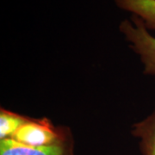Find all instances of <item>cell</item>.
Here are the masks:
<instances>
[{
	"mask_svg": "<svg viewBox=\"0 0 155 155\" xmlns=\"http://www.w3.org/2000/svg\"><path fill=\"white\" fill-rule=\"evenodd\" d=\"M0 155H76L75 140L71 130L63 139L45 147H30L12 139L0 140Z\"/></svg>",
	"mask_w": 155,
	"mask_h": 155,
	"instance_id": "cell-3",
	"label": "cell"
},
{
	"mask_svg": "<svg viewBox=\"0 0 155 155\" xmlns=\"http://www.w3.org/2000/svg\"><path fill=\"white\" fill-rule=\"evenodd\" d=\"M29 116L0 108V140L11 138L18 128L27 122Z\"/></svg>",
	"mask_w": 155,
	"mask_h": 155,
	"instance_id": "cell-6",
	"label": "cell"
},
{
	"mask_svg": "<svg viewBox=\"0 0 155 155\" xmlns=\"http://www.w3.org/2000/svg\"><path fill=\"white\" fill-rule=\"evenodd\" d=\"M116 7L138 17L149 31H155V0H114Z\"/></svg>",
	"mask_w": 155,
	"mask_h": 155,
	"instance_id": "cell-5",
	"label": "cell"
},
{
	"mask_svg": "<svg viewBox=\"0 0 155 155\" xmlns=\"http://www.w3.org/2000/svg\"><path fill=\"white\" fill-rule=\"evenodd\" d=\"M119 31L127 46L138 56L143 73L155 81V36L136 16H130L119 23Z\"/></svg>",
	"mask_w": 155,
	"mask_h": 155,
	"instance_id": "cell-1",
	"label": "cell"
},
{
	"mask_svg": "<svg viewBox=\"0 0 155 155\" xmlns=\"http://www.w3.org/2000/svg\"><path fill=\"white\" fill-rule=\"evenodd\" d=\"M71 130L68 126L54 125L46 116L41 118L29 117L11 139L26 146L45 147L59 141Z\"/></svg>",
	"mask_w": 155,
	"mask_h": 155,
	"instance_id": "cell-2",
	"label": "cell"
},
{
	"mask_svg": "<svg viewBox=\"0 0 155 155\" xmlns=\"http://www.w3.org/2000/svg\"><path fill=\"white\" fill-rule=\"evenodd\" d=\"M131 134L138 140L141 155H155V108L144 119L134 123Z\"/></svg>",
	"mask_w": 155,
	"mask_h": 155,
	"instance_id": "cell-4",
	"label": "cell"
}]
</instances>
